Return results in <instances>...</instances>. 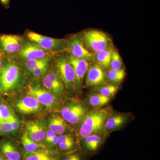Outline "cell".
<instances>
[{
    "label": "cell",
    "mask_w": 160,
    "mask_h": 160,
    "mask_svg": "<svg viewBox=\"0 0 160 160\" xmlns=\"http://www.w3.org/2000/svg\"><path fill=\"white\" fill-rule=\"evenodd\" d=\"M21 142L25 153L32 152L41 149L46 148V146L41 143H38L31 139L26 132L21 138Z\"/></svg>",
    "instance_id": "obj_22"
},
{
    "label": "cell",
    "mask_w": 160,
    "mask_h": 160,
    "mask_svg": "<svg viewBox=\"0 0 160 160\" xmlns=\"http://www.w3.org/2000/svg\"><path fill=\"white\" fill-rule=\"evenodd\" d=\"M16 117L9 106L5 104H0V123L11 121Z\"/></svg>",
    "instance_id": "obj_26"
},
{
    "label": "cell",
    "mask_w": 160,
    "mask_h": 160,
    "mask_svg": "<svg viewBox=\"0 0 160 160\" xmlns=\"http://www.w3.org/2000/svg\"><path fill=\"white\" fill-rule=\"evenodd\" d=\"M10 0H0L1 4L5 8H7L9 7Z\"/></svg>",
    "instance_id": "obj_35"
},
{
    "label": "cell",
    "mask_w": 160,
    "mask_h": 160,
    "mask_svg": "<svg viewBox=\"0 0 160 160\" xmlns=\"http://www.w3.org/2000/svg\"><path fill=\"white\" fill-rule=\"evenodd\" d=\"M118 86L112 84H105L92 87V93H95L111 98L113 96L118 90Z\"/></svg>",
    "instance_id": "obj_21"
},
{
    "label": "cell",
    "mask_w": 160,
    "mask_h": 160,
    "mask_svg": "<svg viewBox=\"0 0 160 160\" xmlns=\"http://www.w3.org/2000/svg\"><path fill=\"white\" fill-rule=\"evenodd\" d=\"M50 60L51 58L49 57L42 59L27 61L25 62V67L28 71L31 72L40 66L50 64Z\"/></svg>",
    "instance_id": "obj_27"
},
{
    "label": "cell",
    "mask_w": 160,
    "mask_h": 160,
    "mask_svg": "<svg viewBox=\"0 0 160 160\" xmlns=\"http://www.w3.org/2000/svg\"><path fill=\"white\" fill-rule=\"evenodd\" d=\"M11 123L12 124L13 132L17 131L19 127L20 122L16 117L11 121Z\"/></svg>",
    "instance_id": "obj_33"
},
{
    "label": "cell",
    "mask_w": 160,
    "mask_h": 160,
    "mask_svg": "<svg viewBox=\"0 0 160 160\" xmlns=\"http://www.w3.org/2000/svg\"><path fill=\"white\" fill-rule=\"evenodd\" d=\"M7 61L8 60H6L2 54L0 52V72L2 71Z\"/></svg>",
    "instance_id": "obj_34"
},
{
    "label": "cell",
    "mask_w": 160,
    "mask_h": 160,
    "mask_svg": "<svg viewBox=\"0 0 160 160\" xmlns=\"http://www.w3.org/2000/svg\"><path fill=\"white\" fill-rule=\"evenodd\" d=\"M124 67L122 58L119 54L118 52L114 49L112 52L110 60V69L118 70L122 69Z\"/></svg>",
    "instance_id": "obj_28"
},
{
    "label": "cell",
    "mask_w": 160,
    "mask_h": 160,
    "mask_svg": "<svg viewBox=\"0 0 160 160\" xmlns=\"http://www.w3.org/2000/svg\"><path fill=\"white\" fill-rule=\"evenodd\" d=\"M49 64L38 67L31 72V74L34 77H40L46 74L49 69Z\"/></svg>",
    "instance_id": "obj_31"
},
{
    "label": "cell",
    "mask_w": 160,
    "mask_h": 160,
    "mask_svg": "<svg viewBox=\"0 0 160 160\" xmlns=\"http://www.w3.org/2000/svg\"><path fill=\"white\" fill-rule=\"evenodd\" d=\"M49 129L56 134L62 135L66 132L68 127L62 118L53 115L49 120Z\"/></svg>",
    "instance_id": "obj_20"
},
{
    "label": "cell",
    "mask_w": 160,
    "mask_h": 160,
    "mask_svg": "<svg viewBox=\"0 0 160 160\" xmlns=\"http://www.w3.org/2000/svg\"><path fill=\"white\" fill-rule=\"evenodd\" d=\"M128 118L125 114H110L106 120L104 127L106 133L109 134L121 128L127 122Z\"/></svg>",
    "instance_id": "obj_17"
},
{
    "label": "cell",
    "mask_w": 160,
    "mask_h": 160,
    "mask_svg": "<svg viewBox=\"0 0 160 160\" xmlns=\"http://www.w3.org/2000/svg\"><path fill=\"white\" fill-rule=\"evenodd\" d=\"M26 134L31 139L40 143L45 139L46 130V124L42 120L30 121L26 123Z\"/></svg>",
    "instance_id": "obj_13"
},
{
    "label": "cell",
    "mask_w": 160,
    "mask_h": 160,
    "mask_svg": "<svg viewBox=\"0 0 160 160\" xmlns=\"http://www.w3.org/2000/svg\"><path fill=\"white\" fill-rule=\"evenodd\" d=\"M62 160H84L82 153L78 152H72L65 156Z\"/></svg>",
    "instance_id": "obj_32"
},
{
    "label": "cell",
    "mask_w": 160,
    "mask_h": 160,
    "mask_svg": "<svg viewBox=\"0 0 160 160\" xmlns=\"http://www.w3.org/2000/svg\"><path fill=\"white\" fill-rule=\"evenodd\" d=\"M2 92V86H1V83H0V94Z\"/></svg>",
    "instance_id": "obj_38"
},
{
    "label": "cell",
    "mask_w": 160,
    "mask_h": 160,
    "mask_svg": "<svg viewBox=\"0 0 160 160\" xmlns=\"http://www.w3.org/2000/svg\"><path fill=\"white\" fill-rule=\"evenodd\" d=\"M107 109H97L87 113L80 127V138L83 139L88 136L97 134L102 131L107 118L110 115Z\"/></svg>",
    "instance_id": "obj_1"
},
{
    "label": "cell",
    "mask_w": 160,
    "mask_h": 160,
    "mask_svg": "<svg viewBox=\"0 0 160 160\" xmlns=\"http://www.w3.org/2000/svg\"><path fill=\"white\" fill-rule=\"evenodd\" d=\"M0 152L5 158L10 160H23L24 154L13 143L4 141L0 143Z\"/></svg>",
    "instance_id": "obj_16"
},
{
    "label": "cell",
    "mask_w": 160,
    "mask_h": 160,
    "mask_svg": "<svg viewBox=\"0 0 160 160\" xmlns=\"http://www.w3.org/2000/svg\"><path fill=\"white\" fill-rule=\"evenodd\" d=\"M25 42L22 38L17 35H1L0 52L6 59L7 56L19 53Z\"/></svg>",
    "instance_id": "obj_6"
},
{
    "label": "cell",
    "mask_w": 160,
    "mask_h": 160,
    "mask_svg": "<svg viewBox=\"0 0 160 160\" xmlns=\"http://www.w3.org/2000/svg\"><path fill=\"white\" fill-rule=\"evenodd\" d=\"M58 136L49 129L46 131V137L44 140L45 144L50 148H54L57 146Z\"/></svg>",
    "instance_id": "obj_29"
},
{
    "label": "cell",
    "mask_w": 160,
    "mask_h": 160,
    "mask_svg": "<svg viewBox=\"0 0 160 160\" xmlns=\"http://www.w3.org/2000/svg\"><path fill=\"white\" fill-rule=\"evenodd\" d=\"M0 160H5V157L3 156L1 152H0Z\"/></svg>",
    "instance_id": "obj_36"
},
{
    "label": "cell",
    "mask_w": 160,
    "mask_h": 160,
    "mask_svg": "<svg viewBox=\"0 0 160 160\" xmlns=\"http://www.w3.org/2000/svg\"><path fill=\"white\" fill-rule=\"evenodd\" d=\"M55 65L57 72L66 88L69 90L74 88L75 73L68 58L63 56L57 58L55 60Z\"/></svg>",
    "instance_id": "obj_5"
},
{
    "label": "cell",
    "mask_w": 160,
    "mask_h": 160,
    "mask_svg": "<svg viewBox=\"0 0 160 160\" xmlns=\"http://www.w3.org/2000/svg\"><path fill=\"white\" fill-rule=\"evenodd\" d=\"M125 69L115 70L109 69L106 73L107 79L112 84H118L122 82L126 76Z\"/></svg>",
    "instance_id": "obj_25"
},
{
    "label": "cell",
    "mask_w": 160,
    "mask_h": 160,
    "mask_svg": "<svg viewBox=\"0 0 160 160\" xmlns=\"http://www.w3.org/2000/svg\"><path fill=\"white\" fill-rule=\"evenodd\" d=\"M87 113V108L78 103L68 104L61 111V116L64 121L72 125H76L82 121Z\"/></svg>",
    "instance_id": "obj_9"
},
{
    "label": "cell",
    "mask_w": 160,
    "mask_h": 160,
    "mask_svg": "<svg viewBox=\"0 0 160 160\" xmlns=\"http://www.w3.org/2000/svg\"><path fill=\"white\" fill-rule=\"evenodd\" d=\"M26 36L31 42L49 52L60 53L68 49V40L66 39L53 38L31 31L28 32Z\"/></svg>",
    "instance_id": "obj_4"
},
{
    "label": "cell",
    "mask_w": 160,
    "mask_h": 160,
    "mask_svg": "<svg viewBox=\"0 0 160 160\" xmlns=\"http://www.w3.org/2000/svg\"><path fill=\"white\" fill-rule=\"evenodd\" d=\"M82 140L83 149L90 152L97 151L103 143L102 138L97 134L88 136Z\"/></svg>",
    "instance_id": "obj_19"
},
{
    "label": "cell",
    "mask_w": 160,
    "mask_h": 160,
    "mask_svg": "<svg viewBox=\"0 0 160 160\" xmlns=\"http://www.w3.org/2000/svg\"><path fill=\"white\" fill-rule=\"evenodd\" d=\"M5 160H10L9 159L5 157Z\"/></svg>",
    "instance_id": "obj_39"
},
{
    "label": "cell",
    "mask_w": 160,
    "mask_h": 160,
    "mask_svg": "<svg viewBox=\"0 0 160 160\" xmlns=\"http://www.w3.org/2000/svg\"><path fill=\"white\" fill-rule=\"evenodd\" d=\"M84 46L92 53L113 47L112 41L105 32L97 29H90L83 32L82 35Z\"/></svg>",
    "instance_id": "obj_3"
},
{
    "label": "cell",
    "mask_w": 160,
    "mask_h": 160,
    "mask_svg": "<svg viewBox=\"0 0 160 160\" xmlns=\"http://www.w3.org/2000/svg\"><path fill=\"white\" fill-rule=\"evenodd\" d=\"M42 106L36 99L27 95L18 101L16 108L22 114H31L41 111Z\"/></svg>",
    "instance_id": "obj_14"
},
{
    "label": "cell",
    "mask_w": 160,
    "mask_h": 160,
    "mask_svg": "<svg viewBox=\"0 0 160 160\" xmlns=\"http://www.w3.org/2000/svg\"><path fill=\"white\" fill-rule=\"evenodd\" d=\"M110 97L92 93L88 97L89 105L94 107H101L107 105L111 100Z\"/></svg>",
    "instance_id": "obj_24"
},
{
    "label": "cell",
    "mask_w": 160,
    "mask_h": 160,
    "mask_svg": "<svg viewBox=\"0 0 160 160\" xmlns=\"http://www.w3.org/2000/svg\"><path fill=\"white\" fill-rule=\"evenodd\" d=\"M26 93L34 98L48 109L54 108L57 105V99L54 94L39 85L30 84L27 87Z\"/></svg>",
    "instance_id": "obj_7"
},
{
    "label": "cell",
    "mask_w": 160,
    "mask_h": 160,
    "mask_svg": "<svg viewBox=\"0 0 160 160\" xmlns=\"http://www.w3.org/2000/svg\"><path fill=\"white\" fill-rule=\"evenodd\" d=\"M70 55L77 58L94 62V54L89 52L84 46L82 36L74 35L68 40V49Z\"/></svg>",
    "instance_id": "obj_8"
},
{
    "label": "cell",
    "mask_w": 160,
    "mask_h": 160,
    "mask_svg": "<svg viewBox=\"0 0 160 160\" xmlns=\"http://www.w3.org/2000/svg\"><path fill=\"white\" fill-rule=\"evenodd\" d=\"M49 53L35 43L25 42L22 49L19 54L22 59L27 61L49 57Z\"/></svg>",
    "instance_id": "obj_12"
},
{
    "label": "cell",
    "mask_w": 160,
    "mask_h": 160,
    "mask_svg": "<svg viewBox=\"0 0 160 160\" xmlns=\"http://www.w3.org/2000/svg\"><path fill=\"white\" fill-rule=\"evenodd\" d=\"M114 50L113 47L103 49L94 54L95 62L102 66L104 69H110L112 54Z\"/></svg>",
    "instance_id": "obj_18"
},
{
    "label": "cell",
    "mask_w": 160,
    "mask_h": 160,
    "mask_svg": "<svg viewBox=\"0 0 160 160\" xmlns=\"http://www.w3.org/2000/svg\"><path fill=\"white\" fill-rule=\"evenodd\" d=\"M69 63L74 69L75 73V88H80L82 84L89 64L87 61L77 58L70 55L68 58Z\"/></svg>",
    "instance_id": "obj_15"
},
{
    "label": "cell",
    "mask_w": 160,
    "mask_h": 160,
    "mask_svg": "<svg viewBox=\"0 0 160 160\" xmlns=\"http://www.w3.org/2000/svg\"><path fill=\"white\" fill-rule=\"evenodd\" d=\"M22 81L19 66L14 62L7 61L0 72V83L2 92L14 91L21 86Z\"/></svg>",
    "instance_id": "obj_2"
},
{
    "label": "cell",
    "mask_w": 160,
    "mask_h": 160,
    "mask_svg": "<svg viewBox=\"0 0 160 160\" xmlns=\"http://www.w3.org/2000/svg\"><path fill=\"white\" fill-rule=\"evenodd\" d=\"M88 67L85 78L86 87H93L106 84L105 69L96 63H91Z\"/></svg>",
    "instance_id": "obj_10"
},
{
    "label": "cell",
    "mask_w": 160,
    "mask_h": 160,
    "mask_svg": "<svg viewBox=\"0 0 160 160\" xmlns=\"http://www.w3.org/2000/svg\"><path fill=\"white\" fill-rule=\"evenodd\" d=\"M42 82L44 88L56 96L64 94V84L57 72H49L42 79Z\"/></svg>",
    "instance_id": "obj_11"
},
{
    "label": "cell",
    "mask_w": 160,
    "mask_h": 160,
    "mask_svg": "<svg viewBox=\"0 0 160 160\" xmlns=\"http://www.w3.org/2000/svg\"><path fill=\"white\" fill-rule=\"evenodd\" d=\"M46 160H58V159L53 156L52 157Z\"/></svg>",
    "instance_id": "obj_37"
},
{
    "label": "cell",
    "mask_w": 160,
    "mask_h": 160,
    "mask_svg": "<svg viewBox=\"0 0 160 160\" xmlns=\"http://www.w3.org/2000/svg\"><path fill=\"white\" fill-rule=\"evenodd\" d=\"M53 152L46 148L24 153L23 160H46L53 156Z\"/></svg>",
    "instance_id": "obj_23"
},
{
    "label": "cell",
    "mask_w": 160,
    "mask_h": 160,
    "mask_svg": "<svg viewBox=\"0 0 160 160\" xmlns=\"http://www.w3.org/2000/svg\"><path fill=\"white\" fill-rule=\"evenodd\" d=\"M12 121L0 123V135L8 134L13 132Z\"/></svg>",
    "instance_id": "obj_30"
}]
</instances>
